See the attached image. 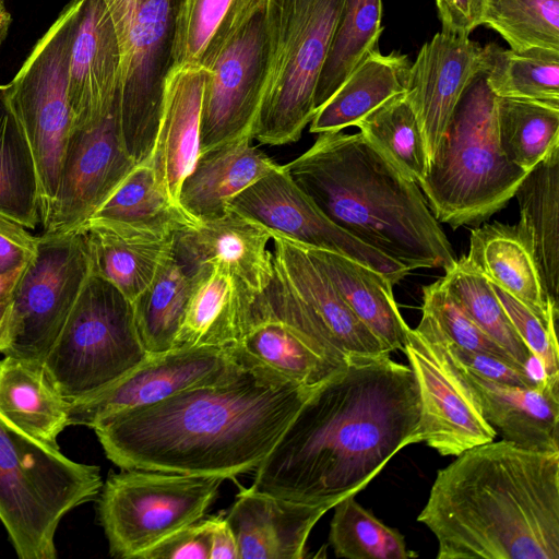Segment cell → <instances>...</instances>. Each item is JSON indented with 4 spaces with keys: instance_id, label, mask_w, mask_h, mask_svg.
I'll use <instances>...</instances> for the list:
<instances>
[{
    "instance_id": "6da1fadb",
    "label": "cell",
    "mask_w": 559,
    "mask_h": 559,
    "mask_svg": "<svg viewBox=\"0 0 559 559\" xmlns=\"http://www.w3.org/2000/svg\"><path fill=\"white\" fill-rule=\"evenodd\" d=\"M420 397L408 365L390 354L353 356L314 386L251 487L334 506L362 490L400 450L418 443Z\"/></svg>"
},
{
    "instance_id": "7a4b0ae2",
    "label": "cell",
    "mask_w": 559,
    "mask_h": 559,
    "mask_svg": "<svg viewBox=\"0 0 559 559\" xmlns=\"http://www.w3.org/2000/svg\"><path fill=\"white\" fill-rule=\"evenodd\" d=\"M242 362L225 381L186 389L97 423L93 429L106 456L121 469L224 479L254 471L313 388Z\"/></svg>"
},
{
    "instance_id": "3957f363",
    "label": "cell",
    "mask_w": 559,
    "mask_h": 559,
    "mask_svg": "<svg viewBox=\"0 0 559 559\" xmlns=\"http://www.w3.org/2000/svg\"><path fill=\"white\" fill-rule=\"evenodd\" d=\"M417 521L438 559H559V451L469 448L438 471Z\"/></svg>"
},
{
    "instance_id": "277c9868",
    "label": "cell",
    "mask_w": 559,
    "mask_h": 559,
    "mask_svg": "<svg viewBox=\"0 0 559 559\" xmlns=\"http://www.w3.org/2000/svg\"><path fill=\"white\" fill-rule=\"evenodd\" d=\"M283 166L329 219L408 272L455 263L418 183L361 132L319 133Z\"/></svg>"
},
{
    "instance_id": "5b68a950",
    "label": "cell",
    "mask_w": 559,
    "mask_h": 559,
    "mask_svg": "<svg viewBox=\"0 0 559 559\" xmlns=\"http://www.w3.org/2000/svg\"><path fill=\"white\" fill-rule=\"evenodd\" d=\"M526 174L500 148L497 96L479 70L463 92L418 186L436 219L455 229L481 223L503 209Z\"/></svg>"
},
{
    "instance_id": "8992f818",
    "label": "cell",
    "mask_w": 559,
    "mask_h": 559,
    "mask_svg": "<svg viewBox=\"0 0 559 559\" xmlns=\"http://www.w3.org/2000/svg\"><path fill=\"white\" fill-rule=\"evenodd\" d=\"M102 487L98 466L70 460L0 415V521L19 558H56L62 518Z\"/></svg>"
},
{
    "instance_id": "52a82bcc",
    "label": "cell",
    "mask_w": 559,
    "mask_h": 559,
    "mask_svg": "<svg viewBox=\"0 0 559 559\" xmlns=\"http://www.w3.org/2000/svg\"><path fill=\"white\" fill-rule=\"evenodd\" d=\"M346 0H270L275 52L251 131L271 146L297 142L316 114L314 93Z\"/></svg>"
},
{
    "instance_id": "ba28073f",
    "label": "cell",
    "mask_w": 559,
    "mask_h": 559,
    "mask_svg": "<svg viewBox=\"0 0 559 559\" xmlns=\"http://www.w3.org/2000/svg\"><path fill=\"white\" fill-rule=\"evenodd\" d=\"M148 355L133 304L111 283L91 273L43 364L71 402L112 383Z\"/></svg>"
},
{
    "instance_id": "9c48e42d",
    "label": "cell",
    "mask_w": 559,
    "mask_h": 559,
    "mask_svg": "<svg viewBox=\"0 0 559 559\" xmlns=\"http://www.w3.org/2000/svg\"><path fill=\"white\" fill-rule=\"evenodd\" d=\"M81 0H71L37 41L0 97L20 124L32 151L38 185L40 224L57 191L72 132L68 98L71 43Z\"/></svg>"
},
{
    "instance_id": "30bf717a",
    "label": "cell",
    "mask_w": 559,
    "mask_h": 559,
    "mask_svg": "<svg viewBox=\"0 0 559 559\" xmlns=\"http://www.w3.org/2000/svg\"><path fill=\"white\" fill-rule=\"evenodd\" d=\"M120 49L118 115L135 164L154 147L182 0H104Z\"/></svg>"
},
{
    "instance_id": "8fae6325",
    "label": "cell",
    "mask_w": 559,
    "mask_h": 559,
    "mask_svg": "<svg viewBox=\"0 0 559 559\" xmlns=\"http://www.w3.org/2000/svg\"><path fill=\"white\" fill-rule=\"evenodd\" d=\"M224 478L122 469L102 487L99 522L114 557L138 559L175 532L201 520Z\"/></svg>"
},
{
    "instance_id": "7c38bea8",
    "label": "cell",
    "mask_w": 559,
    "mask_h": 559,
    "mask_svg": "<svg viewBox=\"0 0 559 559\" xmlns=\"http://www.w3.org/2000/svg\"><path fill=\"white\" fill-rule=\"evenodd\" d=\"M92 273L82 229L44 233L12 295L4 355L44 361Z\"/></svg>"
},
{
    "instance_id": "4fadbf2b",
    "label": "cell",
    "mask_w": 559,
    "mask_h": 559,
    "mask_svg": "<svg viewBox=\"0 0 559 559\" xmlns=\"http://www.w3.org/2000/svg\"><path fill=\"white\" fill-rule=\"evenodd\" d=\"M231 348L238 359L304 388H314L346 365L343 354L273 273L254 296Z\"/></svg>"
},
{
    "instance_id": "5bb4252c",
    "label": "cell",
    "mask_w": 559,
    "mask_h": 559,
    "mask_svg": "<svg viewBox=\"0 0 559 559\" xmlns=\"http://www.w3.org/2000/svg\"><path fill=\"white\" fill-rule=\"evenodd\" d=\"M274 52L275 32L267 2L236 33L207 69L200 153L251 138L271 82Z\"/></svg>"
},
{
    "instance_id": "9a60e30c",
    "label": "cell",
    "mask_w": 559,
    "mask_h": 559,
    "mask_svg": "<svg viewBox=\"0 0 559 559\" xmlns=\"http://www.w3.org/2000/svg\"><path fill=\"white\" fill-rule=\"evenodd\" d=\"M242 366L231 346H183L150 354L102 390L69 402V425L93 429L116 413L156 403L186 389L225 381Z\"/></svg>"
},
{
    "instance_id": "2e32d148",
    "label": "cell",
    "mask_w": 559,
    "mask_h": 559,
    "mask_svg": "<svg viewBox=\"0 0 559 559\" xmlns=\"http://www.w3.org/2000/svg\"><path fill=\"white\" fill-rule=\"evenodd\" d=\"M228 209L307 247L346 255L385 275L393 285L408 270L362 243L329 219L278 165L235 195Z\"/></svg>"
},
{
    "instance_id": "e0dca14e",
    "label": "cell",
    "mask_w": 559,
    "mask_h": 559,
    "mask_svg": "<svg viewBox=\"0 0 559 559\" xmlns=\"http://www.w3.org/2000/svg\"><path fill=\"white\" fill-rule=\"evenodd\" d=\"M402 352L419 390L418 442L442 456H456L495 440L497 430L481 416L438 341L409 329Z\"/></svg>"
},
{
    "instance_id": "ac0fdd59",
    "label": "cell",
    "mask_w": 559,
    "mask_h": 559,
    "mask_svg": "<svg viewBox=\"0 0 559 559\" xmlns=\"http://www.w3.org/2000/svg\"><path fill=\"white\" fill-rule=\"evenodd\" d=\"M135 165L123 144L118 107L96 124L72 130L44 233L80 229Z\"/></svg>"
},
{
    "instance_id": "d6986e66",
    "label": "cell",
    "mask_w": 559,
    "mask_h": 559,
    "mask_svg": "<svg viewBox=\"0 0 559 559\" xmlns=\"http://www.w3.org/2000/svg\"><path fill=\"white\" fill-rule=\"evenodd\" d=\"M120 49L104 0H81L70 49L72 130L90 128L118 107Z\"/></svg>"
},
{
    "instance_id": "ffe728a7",
    "label": "cell",
    "mask_w": 559,
    "mask_h": 559,
    "mask_svg": "<svg viewBox=\"0 0 559 559\" xmlns=\"http://www.w3.org/2000/svg\"><path fill=\"white\" fill-rule=\"evenodd\" d=\"M272 271L294 299L347 357L390 354L346 305L300 242L271 231Z\"/></svg>"
},
{
    "instance_id": "44dd1931",
    "label": "cell",
    "mask_w": 559,
    "mask_h": 559,
    "mask_svg": "<svg viewBox=\"0 0 559 559\" xmlns=\"http://www.w3.org/2000/svg\"><path fill=\"white\" fill-rule=\"evenodd\" d=\"M481 46L468 37L437 33L411 64L406 96L430 160L463 92L480 70Z\"/></svg>"
},
{
    "instance_id": "7402d4cb",
    "label": "cell",
    "mask_w": 559,
    "mask_h": 559,
    "mask_svg": "<svg viewBox=\"0 0 559 559\" xmlns=\"http://www.w3.org/2000/svg\"><path fill=\"white\" fill-rule=\"evenodd\" d=\"M444 352L481 416L502 439L559 451V374L542 376L533 386L503 384L475 374Z\"/></svg>"
},
{
    "instance_id": "603a6c76",
    "label": "cell",
    "mask_w": 559,
    "mask_h": 559,
    "mask_svg": "<svg viewBox=\"0 0 559 559\" xmlns=\"http://www.w3.org/2000/svg\"><path fill=\"white\" fill-rule=\"evenodd\" d=\"M270 241V229L229 209L218 218L176 233L173 253L194 277L205 267L221 265L258 295L272 277Z\"/></svg>"
},
{
    "instance_id": "cb8c5ba5",
    "label": "cell",
    "mask_w": 559,
    "mask_h": 559,
    "mask_svg": "<svg viewBox=\"0 0 559 559\" xmlns=\"http://www.w3.org/2000/svg\"><path fill=\"white\" fill-rule=\"evenodd\" d=\"M332 508L250 487L236 496L224 518L236 538L239 559H301L310 532Z\"/></svg>"
},
{
    "instance_id": "d4e9b609",
    "label": "cell",
    "mask_w": 559,
    "mask_h": 559,
    "mask_svg": "<svg viewBox=\"0 0 559 559\" xmlns=\"http://www.w3.org/2000/svg\"><path fill=\"white\" fill-rule=\"evenodd\" d=\"M209 70L173 68L167 76L158 130L147 160L156 180L179 205V193L200 154V120L203 88Z\"/></svg>"
},
{
    "instance_id": "484cf974",
    "label": "cell",
    "mask_w": 559,
    "mask_h": 559,
    "mask_svg": "<svg viewBox=\"0 0 559 559\" xmlns=\"http://www.w3.org/2000/svg\"><path fill=\"white\" fill-rule=\"evenodd\" d=\"M245 136L199 154L179 193L180 206L197 222L218 218L229 201L278 166Z\"/></svg>"
},
{
    "instance_id": "4316f807",
    "label": "cell",
    "mask_w": 559,
    "mask_h": 559,
    "mask_svg": "<svg viewBox=\"0 0 559 559\" xmlns=\"http://www.w3.org/2000/svg\"><path fill=\"white\" fill-rule=\"evenodd\" d=\"M305 248L346 305L390 353L402 350L411 328L397 308L390 278L346 255Z\"/></svg>"
},
{
    "instance_id": "83f0119b",
    "label": "cell",
    "mask_w": 559,
    "mask_h": 559,
    "mask_svg": "<svg viewBox=\"0 0 559 559\" xmlns=\"http://www.w3.org/2000/svg\"><path fill=\"white\" fill-rule=\"evenodd\" d=\"M0 415L25 435L58 447L69 425V401L58 391L44 364L12 355L0 360Z\"/></svg>"
},
{
    "instance_id": "f1b7e54d",
    "label": "cell",
    "mask_w": 559,
    "mask_h": 559,
    "mask_svg": "<svg viewBox=\"0 0 559 559\" xmlns=\"http://www.w3.org/2000/svg\"><path fill=\"white\" fill-rule=\"evenodd\" d=\"M465 257L491 284L537 316L558 318V308L546 295L533 253L516 225L492 223L474 228Z\"/></svg>"
},
{
    "instance_id": "f546056e",
    "label": "cell",
    "mask_w": 559,
    "mask_h": 559,
    "mask_svg": "<svg viewBox=\"0 0 559 559\" xmlns=\"http://www.w3.org/2000/svg\"><path fill=\"white\" fill-rule=\"evenodd\" d=\"M254 296L226 267L211 265L199 271L175 348L231 346Z\"/></svg>"
},
{
    "instance_id": "4dcf8cb0",
    "label": "cell",
    "mask_w": 559,
    "mask_h": 559,
    "mask_svg": "<svg viewBox=\"0 0 559 559\" xmlns=\"http://www.w3.org/2000/svg\"><path fill=\"white\" fill-rule=\"evenodd\" d=\"M516 197V227L536 262L544 290L558 308L559 297V148L530 170Z\"/></svg>"
},
{
    "instance_id": "1f68e13d",
    "label": "cell",
    "mask_w": 559,
    "mask_h": 559,
    "mask_svg": "<svg viewBox=\"0 0 559 559\" xmlns=\"http://www.w3.org/2000/svg\"><path fill=\"white\" fill-rule=\"evenodd\" d=\"M198 223L169 200L151 165L143 162L131 169L83 226L97 225L120 233L166 238Z\"/></svg>"
},
{
    "instance_id": "d6a6232c",
    "label": "cell",
    "mask_w": 559,
    "mask_h": 559,
    "mask_svg": "<svg viewBox=\"0 0 559 559\" xmlns=\"http://www.w3.org/2000/svg\"><path fill=\"white\" fill-rule=\"evenodd\" d=\"M409 67L406 55L373 50L316 111L309 131L319 134L355 126L390 97L406 92Z\"/></svg>"
},
{
    "instance_id": "836d02e7",
    "label": "cell",
    "mask_w": 559,
    "mask_h": 559,
    "mask_svg": "<svg viewBox=\"0 0 559 559\" xmlns=\"http://www.w3.org/2000/svg\"><path fill=\"white\" fill-rule=\"evenodd\" d=\"M80 229L85 235L92 274L111 283L131 302L150 285L173 251L174 236L120 233L97 225Z\"/></svg>"
},
{
    "instance_id": "e575fe53",
    "label": "cell",
    "mask_w": 559,
    "mask_h": 559,
    "mask_svg": "<svg viewBox=\"0 0 559 559\" xmlns=\"http://www.w3.org/2000/svg\"><path fill=\"white\" fill-rule=\"evenodd\" d=\"M269 0H182L173 68L209 69L236 33Z\"/></svg>"
},
{
    "instance_id": "d590c367",
    "label": "cell",
    "mask_w": 559,
    "mask_h": 559,
    "mask_svg": "<svg viewBox=\"0 0 559 559\" xmlns=\"http://www.w3.org/2000/svg\"><path fill=\"white\" fill-rule=\"evenodd\" d=\"M194 284L195 277L171 251L150 285L132 302L136 329L148 354L175 348Z\"/></svg>"
},
{
    "instance_id": "8d00e7d4",
    "label": "cell",
    "mask_w": 559,
    "mask_h": 559,
    "mask_svg": "<svg viewBox=\"0 0 559 559\" xmlns=\"http://www.w3.org/2000/svg\"><path fill=\"white\" fill-rule=\"evenodd\" d=\"M381 20L382 0H346L318 79L316 111L365 58L378 49L383 31Z\"/></svg>"
},
{
    "instance_id": "74e56055",
    "label": "cell",
    "mask_w": 559,
    "mask_h": 559,
    "mask_svg": "<svg viewBox=\"0 0 559 559\" xmlns=\"http://www.w3.org/2000/svg\"><path fill=\"white\" fill-rule=\"evenodd\" d=\"M480 71L497 97L559 103V51L481 47Z\"/></svg>"
},
{
    "instance_id": "f35d334b",
    "label": "cell",
    "mask_w": 559,
    "mask_h": 559,
    "mask_svg": "<svg viewBox=\"0 0 559 559\" xmlns=\"http://www.w3.org/2000/svg\"><path fill=\"white\" fill-rule=\"evenodd\" d=\"M497 130L504 156L528 173L559 148V103L497 97Z\"/></svg>"
},
{
    "instance_id": "ab89813d",
    "label": "cell",
    "mask_w": 559,
    "mask_h": 559,
    "mask_svg": "<svg viewBox=\"0 0 559 559\" xmlns=\"http://www.w3.org/2000/svg\"><path fill=\"white\" fill-rule=\"evenodd\" d=\"M444 272L442 282L454 302L520 366L530 370L534 357L514 329L488 278L465 255Z\"/></svg>"
},
{
    "instance_id": "60d3db41",
    "label": "cell",
    "mask_w": 559,
    "mask_h": 559,
    "mask_svg": "<svg viewBox=\"0 0 559 559\" xmlns=\"http://www.w3.org/2000/svg\"><path fill=\"white\" fill-rule=\"evenodd\" d=\"M0 213L27 229L40 224L39 185L28 142L0 97Z\"/></svg>"
},
{
    "instance_id": "b9f144b4",
    "label": "cell",
    "mask_w": 559,
    "mask_h": 559,
    "mask_svg": "<svg viewBox=\"0 0 559 559\" xmlns=\"http://www.w3.org/2000/svg\"><path fill=\"white\" fill-rule=\"evenodd\" d=\"M355 127L408 178L419 183L426 177L429 157L405 92L383 102Z\"/></svg>"
},
{
    "instance_id": "7bdbcfd3",
    "label": "cell",
    "mask_w": 559,
    "mask_h": 559,
    "mask_svg": "<svg viewBox=\"0 0 559 559\" xmlns=\"http://www.w3.org/2000/svg\"><path fill=\"white\" fill-rule=\"evenodd\" d=\"M329 542L338 558L409 559L417 554L408 550L404 536L365 509L355 493L347 495L333 508Z\"/></svg>"
},
{
    "instance_id": "ee69618b",
    "label": "cell",
    "mask_w": 559,
    "mask_h": 559,
    "mask_svg": "<svg viewBox=\"0 0 559 559\" xmlns=\"http://www.w3.org/2000/svg\"><path fill=\"white\" fill-rule=\"evenodd\" d=\"M481 24L523 51H559V0H485Z\"/></svg>"
},
{
    "instance_id": "f6af8a7d",
    "label": "cell",
    "mask_w": 559,
    "mask_h": 559,
    "mask_svg": "<svg viewBox=\"0 0 559 559\" xmlns=\"http://www.w3.org/2000/svg\"><path fill=\"white\" fill-rule=\"evenodd\" d=\"M421 319L456 347L486 353L518 364L462 311L448 293L442 278L423 287Z\"/></svg>"
},
{
    "instance_id": "bcb514c9",
    "label": "cell",
    "mask_w": 559,
    "mask_h": 559,
    "mask_svg": "<svg viewBox=\"0 0 559 559\" xmlns=\"http://www.w3.org/2000/svg\"><path fill=\"white\" fill-rule=\"evenodd\" d=\"M492 286L514 329L539 365L543 376L559 374L557 317L544 319L502 288Z\"/></svg>"
},
{
    "instance_id": "7dc6e473",
    "label": "cell",
    "mask_w": 559,
    "mask_h": 559,
    "mask_svg": "<svg viewBox=\"0 0 559 559\" xmlns=\"http://www.w3.org/2000/svg\"><path fill=\"white\" fill-rule=\"evenodd\" d=\"M415 329L421 334L437 340L454 361L483 378L519 386H533L538 381V378H535L528 369L513 361L486 353L463 349L450 344L423 319Z\"/></svg>"
},
{
    "instance_id": "c3c4849f",
    "label": "cell",
    "mask_w": 559,
    "mask_h": 559,
    "mask_svg": "<svg viewBox=\"0 0 559 559\" xmlns=\"http://www.w3.org/2000/svg\"><path fill=\"white\" fill-rule=\"evenodd\" d=\"M213 516L169 535L138 559H210Z\"/></svg>"
},
{
    "instance_id": "681fc988",
    "label": "cell",
    "mask_w": 559,
    "mask_h": 559,
    "mask_svg": "<svg viewBox=\"0 0 559 559\" xmlns=\"http://www.w3.org/2000/svg\"><path fill=\"white\" fill-rule=\"evenodd\" d=\"M38 236L0 213V275L22 273L37 250Z\"/></svg>"
},
{
    "instance_id": "f907efd6",
    "label": "cell",
    "mask_w": 559,
    "mask_h": 559,
    "mask_svg": "<svg viewBox=\"0 0 559 559\" xmlns=\"http://www.w3.org/2000/svg\"><path fill=\"white\" fill-rule=\"evenodd\" d=\"M443 33L468 37L481 25L485 0H435Z\"/></svg>"
},
{
    "instance_id": "816d5d0a",
    "label": "cell",
    "mask_w": 559,
    "mask_h": 559,
    "mask_svg": "<svg viewBox=\"0 0 559 559\" xmlns=\"http://www.w3.org/2000/svg\"><path fill=\"white\" fill-rule=\"evenodd\" d=\"M210 559H239L236 538L223 515L213 516Z\"/></svg>"
},
{
    "instance_id": "f5cc1de1",
    "label": "cell",
    "mask_w": 559,
    "mask_h": 559,
    "mask_svg": "<svg viewBox=\"0 0 559 559\" xmlns=\"http://www.w3.org/2000/svg\"><path fill=\"white\" fill-rule=\"evenodd\" d=\"M12 320V298L0 302V353H5L10 345Z\"/></svg>"
},
{
    "instance_id": "db71d44e",
    "label": "cell",
    "mask_w": 559,
    "mask_h": 559,
    "mask_svg": "<svg viewBox=\"0 0 559 559\" xmlns=\"http://www.w3.org/2000/svg\"><path fill=\"white\" fill-rule=\"evenodd\" d=\"M22 273L15 275H0V302L12 298L14 288Z\"/></svg>"
},
{
    "instance_id": "11a10c76",
    "label": "cell",
    "mask_w": 559,
    "mask_h": 559,
    "mask_svg": "<svg viewBox=\"0 0 559 559\" xmlns=\"http://www.w3.org/2000/svg\"><path fill=\"white\" fill-rule=\"evenodd\" d=\"M7 20L5 17V14H4V10L1 5V2H0V35H1V32H2V26H4V21Z\"/></svg>"
}]
</instances>
